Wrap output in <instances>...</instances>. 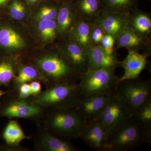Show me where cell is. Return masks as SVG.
<instances>
[{
    "mask_svg": "<svg viewBox=\"0 0 151 151\" xmlns=\"http://www.w3.org/2000/svg\"><path fill=\"white\" fill-rule=\"evenodd\" d=\"M84 122L75 108H46L41 127L64 140L79 138Z\"/></svg>",
    "mask_w": 151,
    "mask_h": 151,
    "instance_id": "6da1fadb",
    "label": "cell"
},
{
    "mask_svg": "<svg viewBox=\"0 0 151 151\" xmlns=\"http://www.w3.org/2000/svg\"><path fill=\"white\" fill-rule=\"evenodd\" d=\"M22 65L18 68L16 75L7 91L17 93L22 84L35 80L40 81L46 86V80L35 66L31 64Z\"/></svg>",
    "mask_w": 151,
    "mask_h": 151,
    "instance_id": "d6986e66",
    "label": "cell"
},
{
    "mask_svg": "<svg viewBox=\"0 0 151 151\" xmlns=\"http://www.w3.org/2000/svg\"><path fill=\"white\" fill-rule=\"evenodd\" d=\"M105 34L101 28L93 23L91 33L92 45H100L101 41Z\"/></svg>",
    "mask_w": 151,
    "mask_h": 151,
    "instance_id": "4dcf8cb0",
    "label": "cell"
},
{
    "mask_svg": "<svg viewBox=\"0 0 151 151\" xmlns=\"http://www.w3.org/2000/svg\"><path fill=\"white\" fill-rule=\"evenodd\" d=\"M6 90L4 91V90H2V89H1V87H0V103H1V97H2L6 93Z\"/></svg>",
    "mask_w": 151,
    "mask_h": 151,
    "instance_id": "8d00e7d4",
    "label": "cell"
},
{
    "mask_svg": "<svg viewBox=\"0 0 151 151\" xmlns=\"http://www.w3.org/2000/svg\"><path fill=\"white\" fill-rule=\"evenodd\" d=\"M37 18L39 20H55L59 11L60 5L56 2L39 3Z\"/></svg>",
    "mask_w": 151,
    "mask_h": 151,
    "instance_id": "83f0119b",
    "label": "cell"
},
{
    "mask_svg": "<svg viewBox=\"0 0 151 151\" xmlns=\"http://www.w3.org/2000/svg\"><path fill=\"white\" fill-rule=\"evenodd\" d=\"M115 94L124 102L132 116L151 99L150 80L139 78L119 82Z\"/></svg>",
    "mask_w": 151,
    "mask_h": 151,
    "instance_id": "52a82bcc",
    "label": "cell"
},
{
    "mask_svg": "<svg viewBox=\"0 0 151 151\" xmlns=\"http://www.w3.org/2000/svg\"><path fill=\"white\" fill-rule=\"evenodd\" d=\"M0 45L9 49L18 50L23 47L24 40L14 30L4 28L0 30Z\"/></svg>",
    "mask_w": 151,
    "mask_h": 151,
    "instance_id": "cb8c5ba5",
    "label": "cell"
},
{
    "mask_svg": "<svg viewBox=\"0 0 151 151\" xmlns=\"http://www.w3.org/2000/svg\"><path fill=\"white\" fill-rule=\"evenodd\" d=\"M144 143L151 145L145 131L133 117L110 132L105 151H127Z\"/></svg>",
    "mask_w": 151,
    "mask_h": 151,
    "instance_id": "277c9868",
    "label": "cell"
},
{
    "mask_svg": "<svg viewBox=\"0 0 151 151\" xmlns=\"http://www.w3.org/2000/svg\"><path fill=\"white\" fill-rule=\"evenodd\" d=\"M28 148L26 147L20 145H11L2 144L0 145V151H32Z\"/></svg>",
    "mask_w": 151,
    "mask_h": 151,
    "instance_id": "1f68e13d",
    "label": "cell"
},
{
    "mask_svg": "<svg viewBox=\"0 0 151 151\" xmlns=\"http://www.w3.org/2000/svg\"><path fill=\"white\" fill-rule=\"evenodd\" d=\"M78 18L94 22L103 12L101 0H74Z\"/></svg>",
    "mask_w": 151,
    "mask_h": 151,
    "instance_id": "ffe728a7",
    "label": "cell"
},
{
    "mask_svg": "<svg viewBox=\"0 0 151 151\" xmlns=\"http://www.w3.org/2000/svg\"><path fill=\"white\" fill-rule=\"evenodd\" d=\"M46 81V88L61 83H78L79 75L61 50L58 53L37 58L32 64Z\"/></svg>",
    "mask_w": 151,
    "mask_h": 151,
    "instance_id": "7a4b0ae2",
    "label": "cell"
},
{
    "mask_svg": "<svg viewBox=\"0 0 151 151\" xmlns=\"http://www.w3.org/2000/svg\"><path fill=\"white\" fill-rule=\"evenodd\" d=\"M116 39L113 36L109 34L105 33L101 41L100 45L108 54L111 55L115 52L114 45Z\"/></svg>",
    "mask_w": 151,
    "mask_h": 151,
    "instance_id": "f546056e",
    "label": "cell"
},
{
    "mask_svg": "<svg viewBox=\"0 0 151 151\" xmlns=\"http://www.w3.org/2000/svg\"><path fill=\"white\" fill-rule=\"evenodd\" d=\"M52 1H55V2H59V1H61V3L62 2L64 1H65V0H52Z\"/></svg>",
    "mask_w": 151,
    "mask_h": 151,
    "instance_id": "74e56055",
    "label": "cell"
},
{
    "mask_svg": "<svg viewBox=\"0 0 151 151\" xmlns=\"http://www.w3.org/2000/svg\"><path fill=\"white\" fill-rule=\"evenodd\" d=\"M103 12L131 13L137 9V0H101Z\"/></svg>",
    "mask_w": 151,
    "mask_h": 151,
    "instance_id": "603a6c76",
    "label": "cell"
},
{
    "mask_svg": "<svg viewBox=\"0 0 151 151\" xmlns=\"http://www.w3.org/2000/svg\"><path fill=\"white\" fill-rule=\"evenodd\" d=\"M28 4L33 6L39 4L41 1V0H25Z\"/></svg>",
    "mask_w": 151,
    "mask_h": 151,
    "instance_id": "e575fe53",
    "label": "cell"
},
{
    "mask_svg": "<svg viewBox=\"0 0 151 151\" xmlns=\"http://www.w3.org/2000/svg\"><path fill=\"white\" fill-rule=\"evenodd\" d=\"M130 13H116L102 12L93 23L101 28L105 33L116 39L118 36L128 27Z\"/></svg>",
    "mask_w": 151,
    "mask_h": 151,
    "instance_id": "7c38bea8",
    "label": "cell"
},
{
    "mask_svg": "<svg viewBox=\"0 0 151 151\" xmlns=\"http://www.w3.org/2000/svg\"><path fill=\"white\" fill-rule=\"evenodd\" d=\"M11 0H0V6H1L7 4Z\"/></svg>",
    "mask_w": 151,
    "mask_h": 151,
    "instance_id": "d590c367",
    "label": "cell"
},
{
    "mask_svg": "<svg viewBox=\"0 0 151 151\" xmlns=\"http://www.w3.org/2000/svg\"><path fill=\"white\" fill-rule=\"evenodd\" d=\"M132 116L145 130L147 137L151 140V99Z\"/></svg>",
    "mask_w": 151,
    "mask_h": 151,
    "instance_id": "484cf974",
    "label": "cell"
},
{
    "mask_svg": "<svg viewBox=\"0 0 151 151\" xmlns=\"http://www.w3.org/2000/svg\"><path fill=\"white\" fill-rule=\"evenodd\" d=\"M132 116L124 102L115 94L109 100L97 120L110 133L125 123Z\"/></svg>",
    "mask_w": 151,
    "mask_h": 151,
    "instance_id": "ba28073f",
    "label": "cell"
},
{
    "mask_svg": "<svg viewBox=\"0 0 151 151\" xmlns=\"http://www.w3.org/2000/svg\"><path fill=\"white\" fill-rule=\"evenodd\" d=\"M115 69L101 68L87 70L80 74L78 84L81 95L115 94L119 80L115 75Z\"/></svg>",
    "mask_w": 151,
    "mask_h": 151,
    "instance_id": "5b68a950",
    "label": "cell"
},
{
    "mask_svg": "<svg viewBox=\"0 0 151 151\" xmlns=\"http://www.w3.org/2000/svg\"><path fill=\"white\" fill-rule=\"evenodd\" d=\"M35 151H80L70 142L57 137L41 127L30 136Z\"/></svg>",
    "mask_w": 151,
    "mask_h": 151,
    "instance_id": "9c48e42d",
    "label": "cell"
},
{
    "mask_svg": "<svg viewBox=\"0 0 151 151\" xmlns=\"http://www.w3.org/2000/svg\"><path fill=\"white\" fill-rule=\"evenodd\" d=\"M128 27L142 36L149 37L151 32L150 15L136 9L130 14Z\"/></svg>",
    "mask_w": 151,
    "mask_h": 151,
    "instance_id": "44dd1931",
    "label": "cell"
},
{
    "mask_svg": "<svg viewBox=\"0 0 151 151\" xmlns=\"http://www.w3.org/2000/svg\"><path fill=\"white\" fill-rule=\"evenodd\" d=\"M38 29L41 37L45 41H52L58 35L56 20H40Z\"/></svg>",
    "mask_w": 151,
    "mask_h": 151,
    "instance_id": "4316f807",
    "label": "cell"
},
{
    "mask_svg": "<svg viewBox=\"0 0 151 151\" xmlns=\"http://www.w3.org/2000/svg\"><path fill=\"white\" fill-rule=\"evenodd\" d=\"M45 110L46 108L37 102L34 96L23 98L16 93L7 91L1 100L0 117L27 119L38 127Z\"/></svg>",
    "mask_w": 151,
    "mask_h": 151,
    "instance_id": "3957f363",
    "label": "cell"
},
{
    "mask_svg": "<svg viewBox=\"0 0 151 151\" xmlns=\"http://www.w3.org/2000/svg\"><path fill=\"white\" fill-rule=\"evenodd\" d=\"M1 137L4 144L11 145H20L22 141L25 139H31L30 136L25 134L17 120L10 119L6 125L1 134Z\"/></svg>",
    "mask_w": 151,
    "mask_h": 151,
    "instance_id": "7402d4cb",
    "label": "cell"
},
{
    "mask_svg": "<svg viewBox=\"0 0 151 151\" xmlns=\"http://www.w3.org/2000/svg\"><path fill=\"white\" fill-rule=\"evenodd\" d=\"M109 134L103 124L97 120L84 123L79 138L91 149L105 151Z\"/></svg>",
    "mask_w": 151,
    "mask_h": 151,
    "instance_id": "8fae6325",
    "label": "cell"
},
{
    "mask_svg": "<svg viewBox=\"0 0 151 151\" xmlns=\"http://www.w3.org/2000/svg\"><path fill=\"white\" fill-rule=\"evenodd\" d=\"M27 4L25 0H11L9 6L11 16L17 20L23 19L26 13Z\"/></svg>",
    "mask_w": 151,
    "mask_h": 151,
    "instance_id": "f1b7e54d",
    "label": "cell"
},
{
    "mask_svg": "<svg viewBox=\"0 0 151 151\" xmlns=\"http://www.w3.org/2000/svg\"><path fill=\"white\" fill-rule=\"evenodd\" d=\"M17 94L19 97L26 98L31 96V89L29 83L22 84L19 87Z\"/></svg>",
    "mask_w": 151,
    "mask_h": 151,
    "instance_id": "d6a6232c",
    "label": "cell"
},
{
    "mask_svg": "<svg viewBox=\"0 0 151 151\" xmlns=\"http://www.w3.org/2000/svg\"><path fill=\"white\" fill-rule=\"evenodd\" d=\"M33 96L45 108H65L76 107L82 95L78 83H61L49 86Z\"/></svg>",
    "mask_w": 151,
    "mask_h": 151,
    "instance_id": "8992f818",
    "label": "cell"
},
{
    "mask_svg": "<svg viewBox=\"0 0 151 151\" xmlns=\"http://www.w3.org/2000/svg\"><path fill=\"white\" fill-rule=\"evenodd\" d=\"M29 84L32 96H36L42 92V86L40 81L35 80L30 81Z\"/></svg>",
    "mask_w": 151,
    "mask_h": 151,
    "instance_id": "836d02e7",
    "label": "cell"
},
{
    "mask_svg": "<svg viewBox=\"0 0 151 151\" xmlns=\"http://www.w3.org/2000/svg\"><path fill=\"white\" fill-rule=\"evenodd\" d=\"M147 57L139 52L128 50L127 56L120 63V65L124 68V73L123 76L119 78V83L125 80L139 78L141 72L146 68Z\"/></svg>",
    "mask_w": 151,
    "mask_h": 151,
    "instance_id": "5bb4252c",
    "label": "cell"
},
{
    "mask_svg": "<svg viewBox=\"0 0 151 151\" xmlns=\"http://www.w3.org/2000/svg\"><path fill=\"white\" fill-rule=\"evenodd\" d=\"M60 50L79 75L87 71L88 58L86 50L69 40L62 45Z\"/></svg>",
    "mask_w": 151,
    "mask_h": 151,
    "instance_id": "2e32d148",
    "label": "cell"
},
{
    "mask_svg": "<svg viewBox=\"0 0 151 151\" xmlns=\"http://www.w3.org/2000/svg\"><path fill=\"white\" fill-rule=\"evenodd\" d=\"M78 17L72 1L65 0L60 4L56 19L58 35H68Z\"/></svg>",
    "mask_w": 151,
    "mask_h": 151,
    "instance_id": "e0dca14e",
    "label": "cell"
},
{
    "mask_svg": "<svg viewBox=\"0 0 151 151\" xmlns=\"http://www.w3.org/2000/svg\"><path fill=\"white\" fill-rule=\"evenodd\" d=\"M93 23L78 18L68 34V40L87 51L92 45L91 33Z\"/></svg>",
    "mask_w": 151,
    "mask_h": 151,
    "instance_id": "ac0fdd59",
    "label": "cell"
},
{
    "mask_svg": "<svg viewBox=\"0 0 151 151\" xmlns=\"http://www.w3.org/2000/svg\"><path fill=\"white\" fill-rule=\"evenodd\" d=\"M88 58V70L105 68H113L120 65L115 53H107L100 45H92L87 50Z\"/></svg>",
    "mask_w": 151,
    "mask_h": 151,
    "instance_id": "9a60e30c",
    "label": "cell"
},
{
    "mask_svg": "<svg viewBox=\"0 0 151 151\" xmlns=\"http://www.w3.org/2000/svg\"><path fill=\"white\" fill-rule=\"evenodd\" d=\"M114 94L82 95L78 105L74 108L81 116L84 123L97 120Z\"/></svg>",
    "mask_w": 151,
    "mask_h": 151,
    "instance_id": "30bf717a",
    "label": "cell"
},
{
    "mask_svg": "<svg viewBox=\"0 0 151 151\" xmlns=\"http://www.w3.org/2000/svg\"><path fill=\"white\" fill-rule=\"evenodd\" d=\"M15 62L6 58L0 60V87L7 89L10 85L18 69Z\"/></svg>",
    "mask_w": 151,
    "mask_h": 151,
    "instance_id": "d4e9b609",
    "label": "cell"
},
{
    "mask_svg": "<svg viewBox=\"0 0 151 151\" xmlns=\"http://www.w3.org/2000/svg\"><path fill=\"white\" fill-rule=\"evenodd\" d=\"M115 50L127 48L128 50L139 52L145 50L144 54L147 56L150 53V37H145L138 34L129 27L124 30L116 38Z\"/></svg>",
    "mask_w": 151,
    "mask_h": 151,
    "instance_id": "4fadbf2b",
    "label": "cell"
}]
</instances>
